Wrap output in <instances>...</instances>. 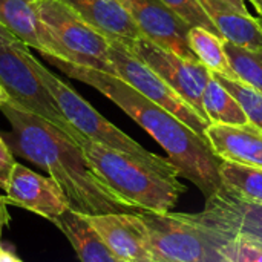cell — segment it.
I'll return each mask as SVG.
<instances>
[{"label": "cell", "mask_w": 262, "mask_h": 262, "mask_svg": "<svg viewBox=\"0 0 262 262\" xmlns=\"http://www.w3.org/2000/svg\"><path fill=\"white\" fill-rule=\"evenodd\" d=\"M0 111L11 124L12 149L45 170L61 187L71 210L81 215L138 213L94 172L72 137L11 101L2 104Z\"/></svg>", "instance_id": "1"}, {"label": "cell", "mask_w": 262, "mask_h": 262, "mask_svg": "<svg viewBox=\"0 0 262 262\" xmlns=\"http://www.w3.org/2000/svg\"><path fill=\"white\" fill-rule=\"evenodd\" d=\"M45 58L71 78L92 86L115 103L166 150L180 177L195 184L206 198L221 189L220 160L207 141L175 115L152 103L117 75L48 55Z\"/></svg>", "instance_id": "2"}, {"label": "cell", "mask_w": 262, "mask_h": 262, "mask_svg": "<svg viewBox=\"0 0 262 262\" xmlns=\"http://www.w3.org/2000/svg\"><path fill=\"white\" fill-rule=\"evenodd\" d=\"M94 172L138 212L167 213L178 204L186 186L147 163L88 138L78 141Z\"/></svg>", "instance_id": "3"}, {"label": "cell", "mask_w": 262, "mask_h": 262, "mask_svg": "<svg viewBox=\"0 0 262 262\" xmlns=\"http://www.w3.org/2000/svg\"><path fill=\"white\" fill-rule=\"evenodd\" d=\"M25 57L32 66V69L35 71V74L40 77L41 83L51 92L52 98L55 100L57 106L60 107V111L63 112L69 124L78 134H81L84 138L91 141H95L98 144L132 155L147 163L149 166L158 169L164 175L180 178V172L170 163L169 158L149 152L140 143L132 140L117 126H114L98 111H95L80 94H77L71 86H68L55 74H52L41 61H38L28 48L25 49Z\"/></svg>", "instance_id": "4"}, {"label": "cell", "mask_w": 262, "mask_h": 262, "mask_svg": "<svg viewBox=\"0 0 262 262\" xmlns=\"http://www.w3.org/2000/svg\"><path fill=\"white\" fill-rule=\"evenodd\" d=\"M146 223L154 259L164 262H223L221 247L229 235L221 233L198 213L140 212Z\"/></svg>", "instance_id": "5"}, {"label": "cell", "mask_w": 262, "mask_h": 262, "mask_svg": "<svg viewBox=\"0 0 262 262\" xmlns=\"http://www.w3.org/2000/svg\"><path fill=\"white\" fill-rule=\"evenodd\" d=\"M38 15L64 54V61L112 74L111 40L60 0H35Z\"/></svg>", "instance_id": "6"}, {"label": "cell", "mask_w": 262, "mask_h": 262, "mask_svg": "<svg viewBox=\"0 0 262 262\" xmlns=\"http://www.w3.org/2000/svg\"><path fill=\"white\" fill-rule=\"evenodd\" d=\"M26 48L23 43L0 46V84L6 91L9 101L49 121L78 143L83 135L69 124L51 92L26 60Z\"/></svg>", "instance_id": "7"}, {"label": "cell", "mask_w": 262, "mask_h": 262, "mask_svg": "<svg viewBox=\"0 0 262 262\" xmlns=\"http://www.w3.org/2000/svg\"><path fill=\"white\" fill-rule=\"evenodd\" d=\"M109 63L112 66V75H117L130 84L141 95L175 115L180 121H183L195 134L206 140L204 134L210 121L203 117L190 103H187L154 69H150L144 61L134 55L123 43L111 40Z\"/></svg>", "instance_id": "8"}, {"label": "cell", "mask_w": 262, "mask_h": 262, "mask_svg": "<svg viewBox=\"0 0 262 262\" xmlns=\"http://www.w3.org/2000/svg\"><path fill=\"white\" fill-rule=\"evenodd\" d=\"M124 46L154 69L163 80H166L203 117H206L203 95L212 72L204 64L196 60L183 58L144 37H140Z\"/></svg>", "instance_id": "9"}, {"label": "cell", "mask_w": 262, "mask_h": 262, "mask_svg": "<svg viewBox=\"0 0 262 262\" xmlns=\"http://www.w3.org/2000/svg\"><path fill=\"white\" fill-rule=\"evenodd\" d=\"M3 190L8 204L29 210L51 223L71 209L68 196L51 177H43L20 163L12 164Z\"/></svg>", "instance_id": "10"}, {"label": "cell", "mask_w": 262, "mask_h": 262, "mask_svg": "<svg viewBox=\"0 0 262 262\" xmlns=\"http://www.w3.org/2000/svg\"><path fill=\"white\" fill-rule=\"evenodd\" d=\"M83 216L121 262H154L149 232L140 212Z\"/></svg>", "instance_id": "11"}, {"label": "cell", "mask_w": 262, "mask_h": 262, "mask_svg": "<svg viewBox=\"0 0 262 262\" xmlns=\"http://www.w3.org/2000/svg\"><path fill=\"white\" fill-rule=\"evenodd\" d=\"M123 6L132 15L144 38L183 58L198 61L187 41L190 26L160 0H123Z\"/></svg>", "instance_id": "12"}, {"label": "cell", "mask_w": 262, "mask_h": 262, "mask_svg": "<svg viewBox=\"0 0 262 262\" xmlns=\"http://www.w3.org/2000/svg\"><path fill=\"white\" fill-rule=\"evenodd\" d=\"M198 216L224 235L247 233L262 241V204L246 203L223 187L206 198Z\"/></svg>", "instance_id": "13"}, {"label": "cell", "mask_w": 262, "mask_h": 262, "mask_svg": "<svg viewBox=\"0 0 262 262\" xmlns=\"http://www.w3.org/2000/svg\"><path fill=\"white\" fill-rule=\"evenodd\" d=\"M0 23L28 48L43 57L64 60V54L41 21L35 0H0Z\"/></svg>", "instance_id": "14"}, {"label": "cell", "mask_w": 262, "mask_h": 262, "mask_svg": "<svg viewBox=\"0 0 262 262\" xmlns=\"http://www.w3.org/2000/svg\"><path fill=\"white\" fill-rule=\"evenodd\" d=\"M206 141L221 161L262 169V130L256 126H230L210 123Z\"/></svg>", "instance_id": "15"}, {"label": "cell", "mask_w": 262, "mask_h": 262, "mask_svg": "<svg viewBox=\"0 0 262 262\" xmlns=\"http://www.w3.org/2000/svg\"><path fill=\"white\" fill-rule=\"evenodd\" d=\"M109 40L127 45L141 32L129 11L117 0H60Z\"/></svg>", "instance_id": "16"}, {"label": "cell", "mask_w": 262, "mask_h": 262, "mask_svg": "<svg viewBox=\"0 0 262 262\" xmlns=\"http://www.w3.org/2000/svg\"><path fill=\"white\" fill-rule=\"evenodd\" d=\"M220 35L239 48L262 51V21L233 9L223 0H198Z\"/></svg>", "instance_id": "17"}, {"label": "cell", "mask_w": 262, "mask_h": 262, "mask_svg": "<svg viewBox=\"0 0 262 262\" xmlns=\"http://www.w3.org/2000/svg\"><path fill=\"white\" fill-rule=\"evenodd\" d=\"M81 262H121L81 213L68 210L54 221Z\"/></svg>", "instance_id": "18"}, {"label": "cell", "mask_w": 262, "mask_h": 262, "mask_svg": "<svg viewBox=\"0 0 262 262\" xmlns=\"http://www.w3.org/2000/svg\"><path fill=\"white\" fill-rule=\"evenodd\" d=\"M187 41L198 61L204 64L212 74L229 80H239L230 66L229 57L224 49L223 37L206 28L190 26L187 32Z\"/></svg>", "instance_id": "19"}, {"label": "cell", "mask_w": 262, "mask_h": 262, "mask_svg": "<svg viewBox=\"0 0 262 262\" xmlns=\"http://www.w3.org/2000/svg\"><path fill=\"white\" fill-rule=\"evenodd\" d=\"M203 107L210 123L230 124V126L250 124L243 106L218 81V78L213 74L210 75L203 95Z\"/></svg>", "instance_id": "20"}, {"label": "cell", "mask_w": 262, "mask_h": 262, "mask_svg": "<svg viewBox=\"0 0 262 262\" xmlns=\"http://www.w3.org/2000/svg\"><path fill=\"white\" fill-rule=\"evenodd\" d=\"M220 177L221 187L233 196L246 203L262 204V169L220 161Z\"/></svg>", "instance_id": "21"}, {"label": "cell", "mask_w": 262, "mask_h": 262, "mask_svg": "<svg viewBox=\"0 0 262 262\" xmlns=\"http://www.w3.org/2000/svg\"><path fill=\"white\" fill-rule=\"evenodd\" d=\"M224 49L236 77L262 94V51H250L224 40Z\"/></svg>", "instance_id": "22"}, {"label": "cell", "mask_w": 262, "mask_h": 262, "mask_svg": "<svg viewBox=\"0 0 262 262\" xmlns=\"http://www.w3.org/2000/svg\"><path fill=\"white\" fill-rule=\"evenodd\" d=\"M223 262H262V241L247 233L229 235L221 247Z\"/></svg>", "instance_id": "23"}, {"label": "cell", "mask_w": 262, "mask_h": 262, "mask_svg": "<svg viewBox=\"0 0 262 262\" xmlns=\"http://www.w3.org/2000/svg\"><path fill=\"white\" fill-rule=\"evenodd\" d=\"M215 75V74H213ZM218 81L238 100L243 106L249 121L262 130V94L250 88L241 80H229L220 75H215Z\"/></svg>", "instance_id": "24"}, {"label": "cell", "mask_w": 262, "mask_h": 262, "mask_svg": "<svg viewBox=\"0 0 262 262\" xmlns=\"http://www.w3.org/2000/svg\"><path fill=\"white\" fill-rule=\"evenodd\" d=\"M164 6H167L173 14H177L181 20H184L189 26H201L220 35L216 26L200 5L198 0H160ZM221 37V35H220Z\"/></svg>", "instance_id": "25"}, {"label": "cell", "mask_w": 262, "mask_h": 262, "mask_svg": "<svg viewBox=\"0 0 262 262\" xmlns=\"http://www.w3.org/2000/svg\"><path fill=\"white\" fill-rule=\"evenodd\" d=\"M14 163H15V161H14L11 147L5 143V140H3L2 135H0V167L9 172Z\"/></svg>", "instance_id": "26"}, {"label": "cell", "mask_w": 262, "mask_h": 262, "mask_svg": "<svg viewBox=\"0 0 262 262\" xmlns=\"http://www.w3.org/2000/svg\"><path fill=\"white\" fill-rule=\"evenodd\" d=\"M8 206L9 204L6 201V196L0 195V239H2V233L5 230V227H8V224L11 223V215L8 212Z\"/></svg>", "instance_id": "27"}, {"label": "cell", "mask_w": 262, "mask_h": 262, "mask_svg": "<svg viewBox=\"0 0 262 262\" xmlns=\"http://www.w3.org/2000/svg\"><path fill=\"white\" fill-rule=\"evenodd\" d=\"M21 43L17 40V37H14V34H11L2 23H0V46H8V45H17Z\"/></svg>", "instance_id": "28"}, {"label": "cell", "mask_w": 262, "mask_h": 262, "mask_svg": "<svg viewBox=\"0 0 262 262\" xmlns=\"http://www.w3.org/2000/svg\"><path fill=\"white\" fill-rule=\"evenodd\" d=\"M0 262H23L11 249H6L0 244Z\"/></svg>", "instance_id": "29"}, {"label": "cell", "mask_w": 262, "mask_h": 262, "mask_svg": "<svg viewBox=\"0 0 262 262\" xmlns=\"http://www.w3.org/2000/svg\"><path fill=\"white\" fill-rule=\"evenodd\" d=\"M223 2H226L233 9H236V11H239L243 14H250L249 9H247V6H246V0H223Z\"/></svg>", "instance_id": "30"}, {"label": "cell", "mask_w": 262, "mask_h": 262, "mask_svg": "<svg viewBox=\"0 0 262 262\" xmlns=\"http://www.w3.org/2000/svg\"><path fill=\"white\" fill-rule=\"evenodd\" d=\"M8 175H9V172L0 167V189H5L6 181H8Z\"/></svg>", "instance_id": "31"}, {"label": "cell", "mask_w": 262, "mask_h": 262, "mask_svg": "<svg viewBox=\"0 0 262 262\" xmlns=\"http://www.w3.org/2000/svg\"><path fill=\"white\" fill-rule=\"evenodd\" d=\"M250 3L253 5V8L256 9L258 15H259V20L262 21V0H250Z\"/></svg>", "instance_id": "32"}, {"label": "cell", "mask_w": 262, "mask_h": 262, "mask_svg": "<svg viewBox=\"0 0 262 262\" xmlns=\"http://www.w3.org/2000/svg\"><path fill=\"white\" fill-rule=\"evenodd\" d=\"M8 101H9V97L6 94V91L3 89V86L0 84V106L5 104V103H8Z\"/></svg>", "instance_id": "33"}, {"label": "cell", "mask_w": 262, "mask_h": 262, "mask_svg": "<svg viewBox=\"0 0 262 262\" xmlns=\"http://www.w3.org/2000/svg\"><path fill=\"white\" fill-rule=\"evenodd\" d=\"M117 2H120V3H121V5H123V0H117Z\"/></svg>", "instance_id": "34"}, {"label": "cell", "mask_w": 262, "mask_h": 262, "mask_svg": "<svg viewBox=\"0 0 262 262\" xmlns=\"http://www.w3.org/2000/svg\"><path fill=\"white\" fill-rule=\"evenodd\" d=\"M154 262H164V261H157V259H154Z\"/></svg>", "instance_id": "35"}]
</instances>
